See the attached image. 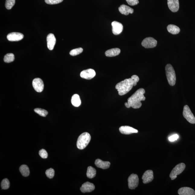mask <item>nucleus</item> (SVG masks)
I'll return each mask as SVG.
<instances>
[{
    "label": "nucleus",
    "instance_id": "nucleus-1",
    "mask_svg": "<svg viewBox=\"0 0 195 195\" xmlns=\"http://www.w3.org/2000/svg\"><path fill=\"white\" fill-rule=\"evenodd\" d=\"M139 80V77L137 75H133L131 78L125 79L117 83L115 86L116 89L118 91L119 94L122 96L128 93L133 86L136 85Z\"/></svg>",
    "mask_w": 195,
    "mask_h": 195
},
{
    "label": "nucleus",
    "instance_id": "nucleus-20",
    "mask_svg": "<svg viewBox=\"0 0 195 195\" xmlns=\"http://www.w3.org/2000/svg\"><path fill=\"white\" fill-rule=\"evenodd\" d=\"M95 164L97 167L102 169H106L109 168L110 165H111L109 161H104L99 159L95 160Z\"/></svg>",
    "mask_w": 195,
    "mask_h": 195
},
{
    "label": "nucleus",
    "instance_id": "nucleus-23",
    "mask_svg": "<svg viewBox=\"0 0 195 195\" xmlns=\"http://www.w3.org/2000/svg\"><path fill=\"white\" fill-rule=\"evenodd\" d=\"M71 103L73 105L76 107H78L80 106L81 101L78 95L75 94L73 95L72 97Z\"/></svg>",
    "mask_w": 195,
    "mask_h": 195
},
{
    "label": "nucleus",
    "instance_id": "nucleus-31",
    "mask_svg": "<svg viewBox=\"0 0 195 195\" xmlns=\"http://www.w3.org/2000/svg\"><path fill=\"white\" fill-rule=\"evenodd\" d=\"M46 175L49 178H52L54 177L55 174V171L54 169L51 168L46 171Z\"/></svg>",
    "mask_w": 195,
    "mask_h": 195
},
{
    "label": "nucleus",
    "instance_id": "nucleus-8",
    "mask_svg": "<svg viewBox=\"0 0 195 195\" xmlns=\"http://www.w3.org/2000/svg\"><path fill=\"white\" fill-rule=\"evenodd\" d=\"M157 40L152 37L145 38L142 42V45L145 48H152L155 47L157 45Z\"/></svg>",
    "mask_w": 195,
    "mask_h": 195
},
{
    "label": "nucleus",
    "instance_id": "nucleus-11",
    "mask_svg": "<svg viewBox=\"0 0 195 195\" xmlns=\"http://www.w3.org/2000/svg\"><path fill=\"white\" fill-rule=\"evenodd\" d=\"M112 32L113 34L117 35L120 34L122 32L123 29V25L120 23L116 21H114L112 23Z\"/></svg>",
    "mask_w": 195,
    "mask_h": 195
},
{
    "label": "nucleus",
    "instance_id": "nucleus-15",
    "mask_svg": "<svg viewBox=\"0 0 195 195\" xmlns=\"http://www.w3.org/2000/svg\"><path fill=\"white\" fill-rule=\"evenodd\" d=\"M95 186L93 183L89 182H86L83 184L80 189L82 192L83 193L91 192L94 190Z\"/></svg>",
    "mask_w": 195,
    "mask_h": 195
},
{
    "label": "nucleus",
    "instance_id": "nucleus-13",
    "mask_svg": "<svg viewBox=\"0 0 195 195\" xmlns=\"http://www.w3.org/2000/svg\"><path fill=\"white\" fill-rule=\"evenodd\" d=\"M154 179L153 172L152 170L146 171L142 177L143 183L148 184L151 182Z\"/></svg>",
    "mask_w": 195,
    "mask_h": 195
},
{
    "label": "nucleus",
    "instance_id": "nucleus-25",
    "mask_svg": "<svg viewBox=\"0 0 195 195\" xmlns=\"http://www.w3.org/2000/svg\"><path fill=\"white\" fill-rule=\"evenodd\" d=\"M96 170L93 167L89 166L88 167L86 175L87 177L89 178H94L96 175Z\"/></svg>",
    "mask_w": 195,
    "mask_h": 195
},
{
    "label": "nucleus",
    "instance_id": "nucleus-17",
    "mask_svg": "<svg viewBox=\"0 0 195 195\" xmlns=\"http://www.w3.org/2000/svg\"><path fill=\"white\" fill-rule=\"evenodd\" d=\"M47 46L48 48L50 50H52L56 45V39L54 34H49L47 37Z\"/></svg>",
    "mask_w": 195,
    "mask_h": 195
},
{
    "label": "nucleus",
    "instance_id": "nucleus-27",
    "mask_svg": "<svg viewBox=\"0 0 195 195\" xmlns=\"http://www.w3.org/2000/svg\"><path fill=\"white\" fill-rule=\"evenodd\" d=\"M34 111L40 116L43 117H46L48 114V112L46 110L40 108H35L34 110Z\"/></svg>",
    "mask_w": 195,
    "mask_h": 195
},
{
    "label": "nucleus",
    "instance_id": "nucleus-26",
    "mask_svg": "<svg viewBox=\"0 0 195 195\" xmlns=\"http://www.w3.org/2000/svg\"><path fill=\"white\" fill-rule=\"evenodd\" d=\"M14 60V56L12 53H8L5 55L4 58V61L6 63H10L13 62Z\"/></svg>",
    "mask_w": 195,
    "mask_h": 195
},
{
    "label": "nucleus",
    "instance_id": "nucleus-19",
    "mask_svg": "<svg viewBox=\"0 0 195 195\" xmlns=\"http://www.w3.org/2000/svg\"><path fill=\"white\" fill-rule=\"evenodd\" d=\"M119 10L120 13L125 15H128L129 14H133L134 12L133 9L124 5H121L119 7Z\"/></svg>",
    "mask_w": 195,
    "mask_h": 195
},
{
    "label": "nucleus",
    "instance_id": "nucleus-30",
    "mask_svg": "<svg viewBox=\"0 0 195 195\" xmlns=\"http://www.w3.org/2000/svg\"><path fill=\"white\" fill-rule=\"evenodd\" d=\"M15 0H6L5 6L7 10H10L15 4Z\"/></svg>",
    "mask_w": 195,
    "mask_h": 195
},
{
    "label": "nucleus",
    "instance_id": "nucleus-18",
    "mask_svg": "<svg viewBox=\"0 0 195 195\" xmlns=\"http://www.w3.org/2000/svg\"><path fill=\"white\" fill-rule=\"evenodd\" d=\"M180 195H194L195 192L193 189L189 187H183L179 189L178 191Z\"/></svg>",
    "mask_w": 195,
    "mask_h": 195
},
{
    "label": "nucleus",
    "instance_id": "nucleus-14",
    "mask_svg": "<svg viewBox=\"0 0 195 195\" xmlns=\"http://www.w3.org/2000/svg\"><path fill=\"white\" fill-rule=\"evenodd\" d=\"M119 131L121 133L128 135L132 133H137L138 130L128 126H121L119 128Z\"/></svg>",
    "mask_w": 195,
    "mask_h": 195
},
{
    "label": "nucleus",
    "instance_id": "nucleus-21",
    "mask_svg": "<svg viewBox=\"0 0 195 195\" xmlns=\"http://www.w3.org/2000/svg\"><path fill=\"white\" fill-rule=\"evenodd\" d=\"M120 50L119 48H113L106 51L105 55L107 57H113L118 56L120 54Z\"/></svg>",
    "mask_w": 195,
    "mask_h": 195
},
{
    "label": "nucleus",
    "instance_id": "nucleus-6",
    "mask_svg": "<svg viewBox=\"0 0 195 195\" xmlns=\"http://www.w3.org/2000/svg\"><path fill=\"white\" fill-rule=\"evenodd\" d=\"M183 115L189 123L192 124H195V117L187 105L184 106Z\"/></svg>",
    "mask_w": 195,
    "mask_h": 195
},
{
    "label": "nucleus",
    "instance_id": "nucleus-22",
    "mask_svg": "<svg viewBox=\"0 0 195 195\" xmlns=\"http://www.w3.org/2000/svg\"><path fill=\"white\" fill-rule=\"evenodd\" d=\"M167 29L169 33L173 34H178L180 31L179 27L173 24L169 25L167 27Z\"/></svg>",
    "mask_w": 195,
    "mask_h": 195
},
{
    "label": "nucleus",
    "instance_id": "nucleus-34",
    "mask_svg": "<svg viewBox=\"0 0 195 195\" xmlns=\"http://www.w3.org/2000/svg\"><path fill=\"white\" fill-rule=\"evenodd\" d=\"M127 2L130 5H135L139 3V0H126Z\"/></svg>",
    "mask_w": 195,
    "mask_h": 195
},
{
    "label": "nucleus",
    "instance_id": "nucleus-29",
    "mask_svg": "<svg viewBox=\"0 0 195 195\" xmlns=\"http://www.w3.org/2000/svg\"><path fill=\"white\" fill-rule=\"evenodd\" d=\"M83 49L82 48H78L73 49L70 52L69 54L71 56H75L80 54L81 53L83 52Z\"/></svg>",
    "mask_w": 195,
    "mask_h": 195
},
{
    "label": "nucleus",
    "instance_id": "nucleus-35",
    "mask_svg": "<svg viewBox=\"0 0 195 195\" xmlns=\"http://www.w3.org/2000/svg\"><path fill=\"white\" fill-rule=\"evenodd\" d=\"M179 138L177 134H175L169 137V140L171 142H174L177 140Z\"/></svg>",
    "mask_w": 195,
    "mask_h": 195
},
{
    "label": "nucleus",
    "instance_id": "nucleus-12",
    "mask_svg": "<svg viewBox=\"0 0 195 195\" xmlns=\"http://www.w3.org/2000/svg\"><path fill=\"white\" fill-rule=\"evenodd\" d=\"M24 35L21 33L12 32L10 33L7 36V39L10 41H18L23 39Z\"/></svg>",
    "mask_w": 195,
    "mask_h": 195
},
{
    "label": "nucleus",
    "instance_id": "nucleus-24",
    "mask_svg": "<svg viewBox=\"0 0 195 195\" xmlns=\"http://www.w3.org/2000/svg\"><path fill=\"white\" fill-rule=\"evenodd\" d=\"M19 170L20 172L23 176H28L30 174V171L29 167L27 165H21L20 167Z\"/></svg>",
    "mask_w": 195,
    "mask_h": 195
},
{
    "label": "nucleus",
    "instance_id": "nucleus-7",
    "mask_svg": "<svg viewBox=\"0 0 195 195\" xmlns=\"http://www.w3.org/2000/svg\"><path fill=\"white\" fill-rule=\"evenodd\" d=\"M129 188L134 189L138 187L139 183V178L136 174H132L128 178Z\"/></svg>",
    "mask_w": 195,
    "mask_h": 195
},
{
    "label": "nucleus",
    "instance_id": "nucleus-16",
    "mask_svg": "<svg viewBox=\"0 0 195 195\" xmlns=\"http://www.w3.org/2000/svg\"><path fill=\"white\" fill-rule=\"evenodd\" d=\"M167 3L169 9L171 11L177 12L179 8V3L178 0H167Z\"/></svg>",
    "mask_w": 195,
    "mask_h": 195
},
{
    "label": "nucleus",
    "instance_id": "nucleus-2",
    "mask_svg": "<svg viewBox=\"0 0 195 195\" xmlns=\"http://www.w3.org/2000/svg\"><path fill=\"white\" fill-rule=\"evenodd\" d=\"M145 90L143 88H140L137 90L132 96L129 98L128 102L125 103V105L127 108L132 107L135 109H137L141 107V101H144L146 98L144 96Z\"/></svg>",
    "mask_w": 195,
    "mask_h": 195
},
{
    "label": "nucleus",
    "instance_id": "nucleus-33",
    "mask_svg": "<svg viewBox=\"0 0 195 195\" xmlns=\"http://www.w3.org/2000/svg\"><path fill=\"white\" fill-rule=\"evenodd\" d=\"M39 155L43 159H46L48 157V153L44 149L40 150L39 152Z\"/></svg>",
    "mask_w": 195,
    "mask_h": 195
},
{
    "label": "nucleus",
    "instance_id": "nucleus-5",
    "mask_svg": "<svg viewBox=\"0 0 195 195\" xmlns=\"http://www.w3.org/2000/svg\"><path fill=\"white\" fill-rule=\"evenodd\" d=\"M185 168L184 163H180L176 165L171 172L170 177L172 180H174L177 177V176L181 174Z\"/></svg>",
    "mask_w": 195,
    "mask_h": 195
},
{
    "label": "nucleus",
    "instance_id": "nucleus-28",
    "mask_svg": "<svg viewBox=\"0 0 195 195\" xmlns=\"http://www.w3.org/2000/svg\"><path fill=\"white\" fill-rule=\"evenodd\" d=\"M1 185L2 189L5 190L8 189L10 187V181L7 178H5L2 181Z\"/></svg>",
    "mask_w": 195,
    "mask_h": 195
},
{
    "label": "nucleus",
    "instance_id": "nucleus-3",
    "mask_svg": "<svg viewBox=\"0 0 195 195\" xmlns=\"http://www.w3.org/2000/svg\"><path fill=\"white\" fill-rule=\"evenodd\" d=\"M91 139V135L88 132H84L79 136L77 142V146L80 150L84 149L89 144Z\"/></svg>",
    "mask_w": 195,
    "mask_h": 195
},
{
    "label": "nucleus",
    "instance_id": "nucleus-10",
    "mask_svg": "<svg viewBox=\"0 0 195 195\" xmlns=\"http://www.w3.org/2000/svg\"><path fill=\"white\" fill-rule=\"evenodd\" d=\"M96 75L94 70L89 69L83 71L80 73L81 78L87 80H91Z\"/></svg>",
    "mask_w": 195,
    "mask_h": 195
},
{
    "label": "nucleus",
    "instance_id": "nucleus-9",
    "mask_svg": "<svg viewBox=\"0 0 195 195\" xmlns=\"http://www.w3.org/2000/svg\"><path fill=\"white\" fill-rule=\"evenodd\" d=\"M32 85L33 87L37 92H41L44 89V84L42 79L39 78H36L33 81Z\"/></svg>",
    "mask_w": 195,
    "mask_h": 195
},
{
    "label": "nucleus",
    "instance_id": "nucleus-32",
    "mask_svg": "<svg viewBox=\"0 0 195 195\" xmlns=\"http://www.w3.org/2000/svg\"><path fill=\"white\" fill-rule=\"evenodd\" d=\"M63 0H45L46 3L49 5H55L62 2Z\"/></svg>",
    "mask_w": 195,
    "mask_h": 195
},
{
    "label": "nucleus",
    "instance_id": "nucleus-4",
    "mask_svg": "<svg viewBox=\"0 0 195 195\" xmlns=\"http://www.w3.org/2000/svg\"><path fill=\"white\" fill-rule=\"evenodd\" d=\"M165 73L167 80L169 85L171 86L175 85L176 82V75L173 67L170 64H168L165 66Z\"/></svg>",
    "mask_w": 195,
    "mask_h": 195
}]
</instances>
